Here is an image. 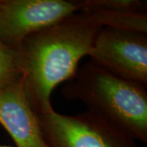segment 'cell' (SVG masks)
<instances>
[{"label":"cell","instance_id":"obj_6","mask_svg":"<svg viewBox=\"0 0 147 147\" xmlns=\"http://www.w3.org/2000/svg\"><path fill=\"white\" fill-rule=\"evenodd\" d=\"M0 124L17 147H48L21 79L0 89Z\"/></svg>","mask_w":147,"mask_h":147},{"label":"cell","instance_id":"obj_1","mask_svg":"<svg viewBox=\"0 0 147 147\" xmlns=\"http://www.w3.org/2000/svg\"><path fill=\"white\" fill-rule=\"evenodd\" d=\"M103 27L80 12L33 33L16 49L29 100L38 114L53 108L51 95L76 73Z\"/></svg>","mask_w":147,"mask_h":147},{"label":"cell","instance_id":"obj_2","mask_svg":"<svg viewBox=\"0 0 147 147\" xmlns=\"http://www.w3.org/2000/svg\"><path fill=\"white\" fill-rule=\"evenodd\" d=\"M146 86L122 79L90 61L78 68L61 89L64 98L80 100L135 140L147 142Z\"/></svg>","mask_w":147,"mask_h":147},{"label":"cell","instance_id":"obj_7","mask_svg":"<svg viewBox=\"0 0 147 147\" xmlns=\"http://www.w3.org/2000/svg\"><path fill=\"white\" fill-rule=\"evenodd\" d=\"M88 21L101 27L147 34V13L127 11H81Z\"/></svg>","mask_w":147,"mask_h":147},{"label":"cell","instance_id":"obj_8","mask_svg":"<svg viewBox=\"0 0 147 147\" xmlns=\"http://www.w3.org/2000/svg\"><path fill=\"white\" fill-rule=\"evenodd\" d=\"M21 77L16 49L0 41V89L15 84Z\"/></svg>","mask_w":147,"mask_h":147},{"label":"cell","instance_id":"obj_9","mask_svg":"<svg viewBox=\"0 0 147 147\" xmlns=\"http://www.w3.org/2000/svg\"><path fill=\"white\" fill-rule=\"evenodd\" d=\"M79 11H127L147 12V2L142 0H84L78 1Z\"/></svg>","mask_w":147,"mask_h":147},{"label":"cell","instance_id":"obj_3","mask_svg":"<svg viewBox=\"0 0 147 147\" xmlns=\"http://www.w3.org/2000/svg\"><path fill=\"white\" fill-rule=\"evenodd\" d=\"M38 115L48 147H137L135 139L89 110L66 115L51 108Z\"/></svg>","mask_w":147,"mask_h":147},{"label":"cell","instance_id":"obj_4","mask_svg":"<svg viewBox=\"0 0 147 147\" xmlns=\"http://www.w3.org/2000/svg\"><path fill=\"white\" fill-rule=\"evenodd\" d=\"M90 62L147 87V34L103 27L88 55Z\"/></svg>","mask_w":147,"mask_h":147},{"label":"cell","instance_id":"obj_10","mask_svg":"<svg viewBox=\"0 0 147 147\" xmlns=\"http://www.w3.org/2000/svg\"><path fill=\"white\" fill-rule=\"evenodd\" d=\"M0 147H11L10 146H5V145H0Z\"/></svg>","mask_w":147,"mask_h":147},{"label":"cell","instance_id":"obj_5","mask_svg":"<svg viewBox=\"0 0 147 147\" xmlns=\"http://www.w3.org/2000/svg\"><path fill=\"white\" fill-rule=\"evenodd\" d=\"M79 11L78 1L0 0V41L17 49L31 34Z\"/></svg>","mask_w":147,"mask_h":147}]
</instances>
